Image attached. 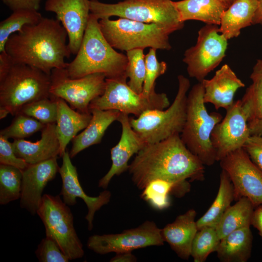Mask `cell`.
<instances>
[{
    "label": "cell",
    "mask_w": 262,
    "mask_h": 262,
    "mask_svg": "<svg viewBox=\"0 0 262 262\" xmlns=\"http://www.w3.org/2000/svg\"><path fill=\"white\" fill-rule=\"evenodd\" d=\"M156 50V49L150 48L145 55L146 76L142 93L146 96L149 95L155 89L156 80L167 70L166 63L158 61Z\"/></svg>",
    "instance_id": "obj_38"
},
{
    "label": "cell",
    "mask_w": 262,
    "mask_h": 262,
    "mask_svg": "<svg viewBox=\"0 0 262 262\" xmlns=\"http://www.w3.org/2000/svg\"><path fill=\"white\" fill-rule=\"evenodd\" d=\"M99 19L90 13L81 46L66 69L72 79L103 73L107 79H127L126 55L116 51L100 30Z\"/></svg>",
    "instance_id": "obj_4"
},
{
    "label": "cell",
    "mask_w": 262,
    "mask_h": 262,
    "mask_svg": "<svg viewBox=\"0 0 262 262\" xmlns=\"http://www.w3.org/2000/svg\"><path fill=\"white\" fill-rule=\"evenodd\" d=\"M251 225L257 229L262 238V204L257 206L254 210Z\"/></svg>",
    "instance_id": "obj_43"
},
{
    "label": "cell",
    "mask_w": 262,
    "mask_h": 262,
    "mask_svg": "<svg viewBox=\"0 0 262 262\" xmlns=\"http://www.w3.org/2000/svg\"><path fill=\"white\" fill-rule=\"evenodd\" d=\"M57 157L37 164H28L22 170L20 207L32 215L36 213L47 183L59 172Z\"/></svg>",
    "instance_id": "obj_18"
},
{
    "label": "cell",
    "mask_w": 262,
    "mask_h": 262,
    "mask_svg": "<svg viewBox=\"0 0 262 262\" xmlns=\"http://www.w3.org/2000/svg\"><path fill=\"white\" fill-rule=\"evenodd\" d=\"M90 10L99 20L115 16L146 23L159 24L176 31L181 29L184 23L180 20L172 0H123L116 3L90 0Z\"/></svg>",
    "instance_id": "obj_8"
},
{
    "label": "cell",
    "mask_w": 262,
    "mask_h": 262,
    "mask_svg": "<svg viewBox=\"0 0 262 262\" xmlns=\"http://www.w3.org/2000/svg\"><path fill=\"white\" fill-rule=\"evenodd\" d=\"M67 34L61 22L43 17L35 24L27 25L7 40L4 51L16 63L27 65L50 75L55 68H66L71 52Z\"/></svg>",
    "instance_id": "obj_2"
},
{
    "label": "cell",
    "mask_w": 262,
    "mask_h": 262,
    "mask_svg": "<svg viewBox=\"0 0 262 262\" xmlns=\"http://www.w3.org/2000/svg\"><path fill=\"white\" fill-rule=\"evenodd\" d=\"M12 11L19 10L38 11L41 0H1Z\"/></svg>",
    "instance_id": "obj_42"
},
{
    "label": "cell",
    "mask_w": 262,
    "mask_h": 262,
    "mask_svg": "<svg viewBox=\"0 0 262 262\" xmlns=\"http://www.w3.org/2000/svg\"><path fill=\"white\" fill-rule=\"evenodd\" d=\"M174 186V183L169 181L156 179L143 189L141 197L153 208L163 210L170 205L169 194H171Z\"/></svg>",
    "instance_id": "obj_34"
},
{
    "label": "cell",
    "mask_w": 262,
    "mask_h": 262,
    "mask_svg": "<svg viewBox=\"0 0 262 262\" xmlns=\"http://www.w3.org/2000/svg\"><path fill=\"white\" fill-rule=\"evenodd\" d=\"M250 135L262 137V119H256L248 122Z\"/></svg>",
    "instance_id": "obj_46"
},
{
    "label": "cell",
    "mask_w": 262,
    "mask_h": 262,
    "mask_svg": "<svg viewBox=\"0 0 262 262\" xmlns=\"http://www.w3.org/2000/svg\"><path fill=\"white\" fill-rule=\"evenodd\" d=\"M252 234L250 227L237 229L221 239L216 252L221 262H246L251 256Z\"/></svg>",
    "instance_id": "obj_27"
},
{
    "label": "cell",
    "mask_w": 262,
    "mask_h": 262,
    "mask_svg": "<svg viewBox=\"0 0 262 262\" xmlns=\"http://www.w3.org/2000/svg\"><path fill=\"white\" fill-rule=\"evenodd\" d=\"M254 207L246 197H242L230 206L224 213L215 229L221 240L230 233L250 227Z\"/></svg>",
    "instance_id": "obj_29"
},
{
    "label": "cell",
    "mask_w": 262,
    "mask_h": 262,
    "mask_svg": "<svg viewBox=\"0 0 262 262\" xmlns=\"http://www.w3.org/2000/svg\"><path fill=\"white\" fill-rule=\"evenodd\" d=\"M178 80L176 97L165 110H148L136 118H130L131 127L146 145L180 134L182 131L186 119L187 94L190 82L182 75L178 76Z\"/></svg>",
    "instance_id": "obj_6"
},
{
    "label": "cell",
    "mask_w": 262,
    "mask_h": 262,
    "mask_svg": "<svg viewBox=\"0 0 262 262\" xmlns=\"http://www.w3.org/2000/svg\"><path fill=\"white\" fill-rule=\"evenodd\" d=\"M223 3L227 8L230 6L235 0H219Z\"/></svg>",
    "instance_id": "obj_48"
},
{
    "label": "cell",
    "mask_w": 262,
    "mask_h": 262,
    "mask_svg": "<svg viewBox=\"0 0 262 262\" xmlns=\"http://www.w3.org/2000/svg\"><path fill=\"white\" fill-rule=\"evenodd\" d=\"M243 148L251 161L262 170V137L250 135Z\"/></svg>",
    "instance_id": "obj_41"
},
{
    "label": "cell",
    "mask_w": 262,
    "mask_h": 262,
    "mask_svg": "<svg viewBox=\"0 0 262 262\" xmlns=\"http://www.w3.org/2000/svg\"><path fill=\"white\" fill-rule=\"evenodd\" d=\"M234 189V200L247 197L255 208L262 204V170L242 147L230 152L220 161Z\"/></svg>",
    "instance_id": "obj_14"
},
{
    "label": "cell",
    "mask_w": 262,
    "mask_h": 262,
    "mask_svg": "<svg viewBox=\"0 0 262 262\" xmlns=\"http://www.w3.org/2000/svg\"><path fill=\"white\" fill-rule=\"evenodd\" d=\"M233 200L234 189L232 183L227 173L222 169L217 196L208 211L196 221L197 229L199 230L205 227L215 228Z\"/></svg>",
    "instance_id": "obj_28"
},
{
    "label": "cell",
    "mask_w": 262,
    "mask_h": 262,
    "mask_svg": "<svg viewBox=\"0 0 262 262\" xmlns=\"http://www.w3.org/2000/svg\"><path fill=\"white\" fill-rule=\"evenodd\" d=\"M38 11L19 10L13 13L0 23V52L4 51L5 44L13 34L20 32L27 25L38 23L43 18Z\"/></svg>",
    "instance_id": "obj_30"
},
{
    "label": "cell",
    "mask_w": 262,
    "mask_h": 262,
    "mask_svg": "<svg viewBox=\"0 0 262 262\" xmlns=\"http://www.w3.org/2000/svg\"><path fill=\"white\" fill-rule=\"evenodd\" d=\"M216 25L206 24L198 32L196 43L187 49L183 61L189 76L201 82L225 56L228 39Z\"/></svg>",
    "instance_id": "obj_12"
},
{
    "label": "cell",
    "mask_w": 262,
    "mask_h": 262,
    "mask_svg": "<svg viewBox=\"0 0 262 262\" xmlns=\"http://www.w3.org/2000/svg\"><path fill=\"white\" fill-rule=\"evenodd\" d=\"M45 9L55 13L67 33L70 52L76 55L87 26L90 0H47Z\"/></svg>",
    "instance_id": "obj_16"
},
{
    "label": "cell",
    "mask_w": 262,
    "mask_h": 262,
    "mask_svg": "<svg viewBox=\"0 0 262 262\" xmlns=\"http://www.w3.org/2000/svg\"><path fill=\"white\" fill-rule=\"evenodd\" d=\"M117 121L122 127L121 137L111 149L110 169L98 181V187L103 189L107 188L114 176H119L128 170L130 158L146 145L131 127L129 115L121 113Z\"/></svg>",
    "instance_id": "obj_19"
},
{
    "label": "cell",
    "mask_w": 262,
    "mask_h": 262,
    "mask_svg": "<svg viewBox=\"0 0 262 262\" xmlns=\"http://www.w3.org/2000/svg\"><path fill=\"white\" fill-rule=\"evenodd\" d=\"M196 213L190 209L179 215L175 221L166 225L161 233L164 242L181 259L187 260L191 256V247L198 231L195 218Z\"/></svg>",
    "instance_id": "obj_22"
},
{
    "label": "cell",
    "mask_w": 262,
    "mask_h": 262,
    "mask_svg": "<svg viewBox=\"0 0 262 262\" xmlns=\"http://www.w3.org/2000/svg\"><path fill=\"white\" fill-rule=\"evenodd\" d=\"M36 213L45 227L46 237L53 240L69 260L83 256L82 244L74 227L72 213L59 196L43 195Z\"/></svg>",
    "instance_id": "obj_9"
},
{
    "label": "cell",
    "mask_w": 262,
    "mask_h": 262,
    "mask_svg": "<svg viewBox=\"0 0 262 262\" xmlns=\"http://www.w3.org/2000/svg\"><path fill=\"white\" fill-rule=\"evenodd\" d=\"M62 157L63 163L59 170L62 180L60 195L63 196V201L68 206L75 205L77 197L84 201L88 209L85 218L87 221L88 229L91 230L93 229V221L96 212L110 202L111 193L105 190L97 196H88L80 184L77 168L71 162L69 152L66 151Z\"/></svg>",
    "instance_id": "obj_17"
},
{
    "label": "cell",
    "mask_w": 262,
    "mask_h": 262,
    "mask_svg": "<svg viewBox=\"0 0 262 262\" xmlns=\"http://www.w3.org/2000/svg\"><path fill=\"white\" fill-rule=\"evenodd\" d=\"M0 164L17 167L21 170L28 165L26 161L17 157L12 143L8 139L0 135Z\"/></svg>",
    "instance_id": "obj_40"
},
{
    "label": "cell",
    "mask_w": 262,
    "mask_h": 262,
    "mask_svg": "<svg viewBox=\"0 0 262 262\" xmlns=\"http://www.w3.org/2000/svg\"><path fill=\"white\" fill-rule=\"evenodd\" d=\"M22 172L17 167L0 164V204L2 205L20 197Z\"/></svg>",
    "instance_id": "obj_31"
},
{
    "label": "cell",
    "mask_w": 262,
    "mask_h": 262,
    "mask_svg": "<svg viewBox=\"0 0 262 262\" xmlns=\"http://www.w3.org/2000/svg\"><path fill=\"white\" fill-rule=\"evenodd\" d=\"M162 229L151 221H146L139 226L124 230L121 233L94 235L89 237L87 247L99 254L131 252L134 249L164 244Z\"/></svg>",
    "instance_id": "obj_13"
},
{
    "label": "cell",
    "mask_w": 262,
    "mask_h": 262,
    "mask_svg": "<svg viewBox=\"0 0 262 262\" xmlns=\"http://www.w3.org/2000/svg\"><path fill=\"white\" fill-rule=\"evenodd\" d=\"M174 4L182 22L196 20L218 26L228 8L219 0H181L174 1Z\"/></svg>",
    "instance_id": "obj_26"
},
{
    "label": "cell",
    "mask_w": 262,
    "mask_h": 262,
    "mask_svg": "<svg viewBox=\"0 0 262 262\" xmlns=\"http://www.w3.org/2000/svg\"><path fill=\"white\" fill-rule=\"evenodd\" d=\"M20 113L46 125L56 123L57 115L56 98L51 95L49 98L29 103L23 107Z\"/></svg>",
    "instance_id": "obj_36"
},
{
    "label": "cell",
    "mask_w": 262,
    "mask_h": 262,
    "mask_svg": "<svg viewBox=\"0 0 262 262\" xmlns=\"http://www.w3.org/2000/svg\"><path fill=\"white\" fill-rule=\"evenodd\" d=\"M262 24V0H258V7L252 20V25Z\"/></svg>",
    "instance_id": "obj_47"
},
{
    "label": "cell",
    "mask_w": 262,
    "mask_h": 262,
    "mask_svg": "<svg viewBox=\"0 0 262 262\" xmlns=\"http://www.w3.org/2000/svg\"><path fill=\"white\" fill-rule=\"evenodd\" d=\"M50 75L35 67L13 62L0 52V119L15 116L25 105L49 98Z\"/></svg>",
    "instance_id": "obj_3"
},
{
    "label": "cell",
    "mask_w": 262,
    "mask_h": 262,
    "mask_svg": "<svg viewBox=\"0 0 262 262\" xmlns=\"http://www.w3.org/2000/svg\"><path fill=\"white\" fill-rule=\"evenodd\" d=\"M220 239L215 228L205 227L197 231L193 240L191 256L195 262H204L208 256L216 252Z\"/></svg>",
    "instance_id": "obj_32"
},
{
    "label": "cell",
    "mask_w": 262,
    "mask_h": 262,
    "mask_svg": "<svg viewBox=\"0 0 262 262\" xmlns=\"http://www.w3.org/2000/svg\"><path fill=\"white\" fill-rule=\"evenodd\" d=\"M201 82L195 84L187 95V114L180 138L187 147L206 165L216 161L211 136L214 127L223 119L219 113H209L203 100Z\"/></svg>",
    "instance_id": "obj_5"
},
{
    "label": "cell",
    "mask_w": 262,
    "mask_h": 262,
    "mask_svg": "<svg viewBox=\"0 0 262 262\" xmlns=\"http://www.w3.org/2000/svg\"><path fill=\"white\" fill-rule=\"evenodd\" d=\"M258 0H235L223 13L218 32L228 40L238 37L241 30L252 25Z\"/></svg>",
    "instance_id": "obj_25"
},
{
    "label": "cell",
    "mask_w": 262,
    "mask_h": 262,
    "mask_svg": "<svg viewBox=\"0 0 262 262\" xmlns=\"http://www.w3.org/2000/svg\"><path fill=\"white\" fill-rule=\"evenodd\" d=\"M128 64L126 75L129 81L127 84L137 93L143 92L146 76L145 55L144 49H136L126 51Z\"/></svg>",
    "instance_id": "obj_33"
},
{
    "label": "cell",
    "mask_w": 262,
    "mask_h": 262,
    "mask_svg": "<svg viewBox=\"0 0 262 262\" xmlns=\"http://www.w3.org/2000/svg\"><path fill=\"white\" fill-rule=\"evenodd\" d=\"M101 33L115 49L127 51L146 48L170 50L169 35L174 29L155 23H146L125 18L98 21Z\"/></svg>",
    "instance_id": "obj_7"
},
{
    "label": "cell",
    "mask_w": 262,
    "mask_h": 262,
    "mask_svg": "<svg viewBox=\"0 0 262 262\" xmlns=\"http://www.w3.org/2000/svg\"><path fill=\"white\" fill-rule=\"evenodd\" d=\"M201 82L204 87V102L212 104L216 110L230 107L236 91L245 86L227 64L216 71L212 78L205 79Z\"/></svg>",
    "instance_id": "obj_20"
},
{
    "label": "cell",
    "mask_w": 262,
    "mask_h": 262,
    "mask_svg": "<svg viewBox=\"0 0 262 262\" xmlns=\"http://www.w3.org/2000/svg\"><path fill=\"white\" fill-rule=\"evenodd\" d=\"M250 78L253 82L262 83V59L257 61L253 67Z\"/></svg>",
    "instance_id": "obj_45"
},
{
    "label": "cell",
    "mask_w": 262,
    "mask_h": 262,
    "mask_svg": "<svg viewBox=\"0 0 262 262\" xmlns=\"http://www.w3.org/2000/svg\"><path fill=\"white\" fill-rule=\"evenodd\" d=\"M204 165L177 134L146 145L136 154L128 171L139 189L143 190L153 180H164L175 184L171 194L181 197L190 190L187 179L204 180Z\"/></svg>",
    "instance_id": "obj_1"
},
{
    "label": "cell",
    "mask_w": 262,
    "mask_h": 262,
    "mask_svg": "<svg viewBox=\"0 0 262 262\" xmlns=\"http://www.w3.org/2000/svg\"><path fill=\"white\" fill-rule=\"evenodd\" d=\"M103 73H94L72 79L66 68L53 69L50 74V95L61 98L74 110L82 113H91V101L102 95L106 85Z\"/></svg>",
    "instance_id": "obj_11"
},
{
    "label": "cell",
    "mask_w": 262,
    "mask_h": 262,
    "mask_svg": "<svg viewBox=\"0 0 262 262\" xmlns=\"http://www.w3.org/2000/svg\"><path fill=\"white\" fill-rule=\"evenodd\" d=\"M12 144L16 155L29 164L59 155L60 144L56 131V123L47 124L41 131L40 139L35 142L19 139H14Z\"/></svg>",
    "instance_id": "obj_21"
},
{
    "label": "cell",
    "mask_w": 262,
    "mask_h": 262,
    "mask_svg": "<svg viewBox=\"0 0 262 262\" xmlns=\"http://www.w3.org/2000/svg\"><path fill=\"white\" fill-rule=\"evenodd\" d=\"M127 80L106 78L103 94L91 101L89 110H115L137 117L147 110H164L169 106L165 93H156L155 89L148 96L137 93L130 87Z\"/></svg>",
    "instance_id": "obj_10"
},
{
    "label": "cell",
    "mask_w": 262,
    "mask_h": 262,
    "mask_svg": "<svg viewBox=\"0 0 262 262\" xmlns=\"http://www.w3.org/2000/svg\"><path fill=\"white\" fill-rule=\"evenodd\" d=\"M35 253L40 262H67L69 261L58 245L47 237L41 240Z\"/></svg>",
    "instance_id": "obj_39"
},
{
    "label": "cell",
    "mask_w": 262,
    "mask_h": 262,
    "mask_svg": "<svg viewBox=\"0 0 262 262\" xmlns=\"http://www.w3.org/2000/svg\"><path fill=\"white\" fill-rule=\"evenodd\" d=\"M37 119L18 113L15 116L11 124L0 131V135L7 139H24L41 131L46 126Z\"/></svg>",
    "instance_id": "obj_35"
},
{
    "label": "cell",
    "mask_w": 262,
    "mask_h": 262,
    "mask_svg": "<svg viewBox=\"0 0 262 262\" xmlns=\"http://www.w3.org/2000/svg\"><path fill=\"white\" fill-rule=\"evenodd\" d=\"M226 111L225 117L216 125L211 136L216 161L242 148L250 136L247 118L241 99L234 101Z\"/></svg>",
    "instance_id": "obj_15"
},
{
    "label": "cell",
    "mask_w": 262,
    "mask_h": 262,
    "mask_svg": "<svg viewBox=\"0 0 262 262\" xmlns=\"http://www.w3.org/2000/svg\"><path fill=\"white\" fill-rule=\"evenodd\" d=\"M111 262H135L136 257L131 252H123L116 253L110 261Z\"/></svg>",
    "instance_id": "obj_44"
},
{
    "label": "cell",
    "mask_w": 262,
    "mask_h": 262,
    "mask_svg": "<svg viewBox=\"0 0 262 262\" xmlns=\"http://www.w3.org/2000/svg\"><path fill=\"white\" fill-rule=\"evenodd\" d=\"M248 122L262 119V83L253 82L241 99Z\"/></svg>",
    "instance_id": "obj_37"
},
{
    "label": "cell",
    "mask_w": 262,
    "mask_h": 262,
    "mask_svg": "<svg viewBox=\"0 0 262 262\" xmlns=\"http://www.w3.org/2000/svg\"><path fill=\"white\" fill-rule=\"evenodd\" d=\"M56 98L57 115L56 131L60 144L59 156L62 157L70 141L89 123L91 113H80L69 106L64 99Z\"/></svg>",
    "instance_id": "obj_24"
},
{
    "label": "cell",
    "mask_w": 262,
    "mask_h": 262,
    "mask_svg": "<svg viewBox=\"0 0 262 262\" xmlns=\"http://www.w3.org/2000/svg\"><path fill=\"white\" fill-rule=\"evenodd\" d=\"M91 120L87 126L79 135L72 139V145L69 152L73 158L82 150L101 142L105 132L115 121L117 120L121 112L115 110H103L91 109Z\"/></svg>",
    "instance_id": "obj_23"
}]
</instances>
